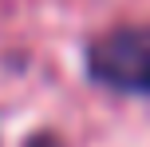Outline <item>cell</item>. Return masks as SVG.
Instances as JSON below:
<instances>
[{"instance_id": "6da1fadb", "label": "cell", "mask_w": 150, "mask_h": 147, "mask_svg": "<svg viewBox=\"0 0 150 147\" xmlns=\"http://www.w3.org/2000/svg\"><path fill=\"white\" fill-rule=\"evenodd\" d=\"M87 68L115 92L150 95V28H119L91 44Z\"/></svg>"}]
</instances>
